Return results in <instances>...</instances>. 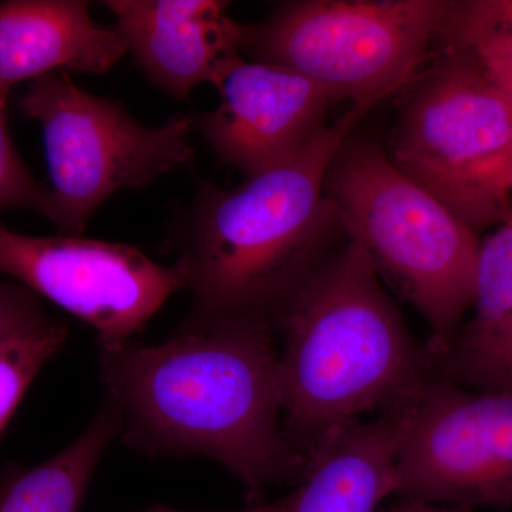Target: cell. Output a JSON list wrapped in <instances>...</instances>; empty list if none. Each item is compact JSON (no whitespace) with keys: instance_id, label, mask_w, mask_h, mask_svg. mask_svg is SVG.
Returning a JSON list of instances; mask_svg holds the SVG:
<instances>
[{"instance_id":"cell-1","label":"cell","mask_w":512,"mask_h":512,"mask_svg":"<svg viewBox=\"0 0 512 512\" xmlns=\"http://www.w3.org/2000/svg\"><path fill=\"white\" fill-rule=\"evenodd\" d=\"M275 326L259 318L188 315L157 346L99 350V379L119 409L120 440L151 457L200 456L227 468L248 507L306 467L282 430Z\"/></svg>"},{"instance_id":"cell-2","label":"cell","mask_w":512,"mask_h":512,"mask_svg":"<svg viewBox=\"0 0 512 512\" xmlns=\"http://www.w3.org/2000/svg\"><path fill=\"white\" fill-rule=\"evenodd\" d=\"M372 106L350 104L301 150L234 188L202 183L168 249L191 292L188 315L275 318L330 255L326 198L333 158Z\"/></svg>"},{"instance_id":"cell-3","label":"cell","mask_w":512,"mask_h":512,"mask_svg":"<svg viewBox=\"0 0 512 512\" xmlns=\"http://www.w3.org/2000/svg\"><path fill=\"white\" fill-rule=\"evenodd\" d=\"M274 326L282 430L306 468L330 437L406 403L434 377L426 345L352 241L303 282Z\"/></svg>"},{"instance_id":"cell-4","label":"cell","mask_w":512,"mask_h":512,"mask_svg":"<svg viewBox=\"0 0 512 512\" xmlns=\"http://www.w3.org/2000/svg\"><path fill=\"white\" fill-rule=\"evenodd\" d=\"M325 192L336 221L379 279L429 323V356L440 355L473 306L480 251L474 229L359 137L339 148Z\"/></svg>"},{"instance_id":"cell-5","label":"cell","mask_w":512,"mask_h":512,"mask_svg":"<svg viewBox=\"0 0 512 512\" xmlns=\"http://www.w3.org/2000/svg\"><path fill=\"white\" fill-rule=\"evenodd\" d=\"M451 6L437 0L281 3L262 22L239 23V50L295 70L339 100L375 107L419 73Z\"/></svg>"},{"instance_id":"cell-6","label":"cell","mask_w":512,"mask_h":512,"mask_svg":"<svg viewBox=\"0 0 512 512\" xmlns=\"http://www.w3.org/2000/svg\"><path fill=\"white\" fill-rule=\"evenodd\" d=\"M19 106L42 128L50 222L67 235L82 234L116 192L146 187L194 161L192 117L178 114L163 126H144L119 101L84 92L67 72L30 82Z\"/></svg>"},{"instance_id":"cell-7","label":"cell","mask_w":512,"mask_h":512,"mask_svg":"<svg viewBox=\"0 0 512 512\" xmlns=\"http://www.w3.org/2000/svg\"><path fill=\"white\" fill-rule=\"evenodd\" d=\"M397 414V497L510 510L512 389L483 392L431 377Z\"/></svg>"},{"instance_id":"cell-8","label":"cell","mask_w":512,"mask_h":512,"mask_svg":"<svg viewBox=\"0 0 512 512\" xmlns=\"http://www.w3.org/2000/svg\"><path fill=\"white\" fill-rule=\"evenodd\" d=\"M5 276L92 326L100 348L133 340L170 296L185 291L174 265L131 245L80 235L30 237L0 221Z\"/></svg>"},{"instance_id":"cell-9","label":"cell","mask_w":512,"mask_h":512,"mask_svg":"<svg viewBox=\"0 0 512 512\" xmlns=\"http://www.w3.org/2000/svg\"><path fill=\"white\" fill-rule=\"evenodd\" d=\"M511 144L512 101L466 53L421 80L389 157L463 220L471 178Z\"/></svg>"},{"instance_id":"cell-10","label":"cell","mask_w":512,"mask_h":512,"mask_svg":"<svg viewBox=\"0 0 512 512\" xmlns=\"http://www.w3.org/2000/svg\"><path fill=\"white\" fill-rule=\"evenodd\" d=\"M214 110L194 119V128L222 163L247 177L282 163L328 124L339 97L308 77L279 64L241 55L218 73Z\"/></svg>"},{"instance_id":"cell-11","label":"cell","mask_w":512,"mask_h":512,"mask_svg":"<svg viewBox=\"0 0 512 512\" xmlns=\"http://www.w3.org/2000/svg\"><path fill=\"white\" fill-rule=\"evenodd\" d=\"M128 53L148 79L175 100L214 83L239 55V23L222 0H107Z\"/></svg>"},{"instance_id":"cell-12","label":"cell","mask_w":512,"mask_h":512,"mask_svg":"<svg viewBox=\"0 0 512 512\" xmlns=\"http://www.w3.org/2000/svg\"><path fill=\"white\" fill-rule=\"evenodd\" d=\"M128 47L114 26H100L84 0L0 2V99L50 73L109 72Z\"/></svg>"},{"instance_id":"cell-13","label":"cell","mask_w":512,"mask_h":512,"mask_svg":"<svg viewBox=\"0 0 512 512\" xmlns=\"http://www.w3.org/2000/svg\"><path fill=\"white\" fill-rule=\"evenodd\" d=\"M397 409L330 437L306 468L292 512H376L396 495Z\"/></svg>"},{"instance_id":"cell-14","label":"cell","mask_w":512,"mask_h":512,"mask_svg":"<svg viewBox=\"0 0 512 512\" xmlns=\"http://www.w3.org/2000/svg\"><path fill=\"white\" fill-rule=\"evenodd\" d=\"M473 316L440 355L431 356L434 377L483 390L512 349V217L501 222L478 251Z\"/></svg>"},{"instance_id":"cell-15","label":"cell","mask_w":512,"mask_h":512,"mask_svg":"<svg viewBox=\"0 0 512 512\" xmlns=\"http://www.w3.org/2000/svg\"><path fill=\"white\" fill-rule=\"evenodd\" d=\"M120 433L119 409L106 397L87 429L56 456L0 473V512H80L101 457Z\"/></svg>"},{"instance_id":"cell-16","label":"cell","mask_w":512,"mask_h":512,"mask_svg":"<svg viewBox=\"0 0 512 512\" xmlns=\"http://www.w3.org/2000/svg\"><path fill=\"white\" fill-rule=\"evenodd\" d=\"M67 328L57 320L52 326L0 343V434L43 366L59 352Z\"/></svg>"},{"instance_id":"cell-17","label":"cell","mask_w":512,"mask_h":512,"mask_svg":"<svg viewBox=\"0 0 512 512\" xmlns=\"http://www.w3.org/2000/svg\"><path fill=\"white\" fill-rule=\"evenodd\" d=\"M8 101L0 99V214L3 211L37 212L50 221L52 194L23 163L8 128Z\"/></svg>"},{"instance_id":"cell-18","label":"cell","mask_w":512,"mask_h":512,"mask_svg":"<svg viewBox=\"0 0 512 512\" xmlns=\"http://www.w3.org/2000/svg\"><path fill=\"white\" fill-rule=\"evenodd\" d=\"M444 32L512 101V36L457 19L453 6Z\"/></svg>"},{"instance_id":"cell-19","label":"cell","mask_w":512,"mask_h":512,"mask_svg":"<svg viewBox=\"0 0 512 512\" xmlns=\"http://www.w3.org/2000/svg\"><path fill=\"white\" fill-rule=\"evenodd\" d=\"M512 144L473 175L468 187L463 220L471 228L511 217Z\"/></svg>"},{"instance_id":"cell-20","label":"cell","mask_w":512,"mask_h":512,"mask_svg":"<svg viewBox=\"0 0 512 512\" xmlns=\"http://www.w3.org/2000/svg\"><path fill=\"white\" fill-rule=\"evenodd\" d=\"M56 322L47 315L36 293L0 278V343Z\"/></svg>"},{"instance_id":"cell-21","label":"cell","mask_w":512,"mask_h":512,"mask_svg":"<svg viewBox=\"0 0 512 512\" xmlns=\"http://www.w3.org/2000/svg\"><path fill=\"white\" fill-rule=\"evenodd\" d=\"M453 15L463 22L512 36V0L453 3Z\"/></svg>"},{"instance_id":"cell-22","label":"cell","mask_w":512,"mask_h":512,"mask_svg":"<svg viewBox=\"0 0 512 512\" xmlns=\"http://www.w3.org/2000/svg\"><path fill=\"white\" fill-rule=\"evenodd\" d=\"M384 512H473V510L461 507H447V505L423 503V501L399 497V500L390 504Z\"/></svg>"},{"instance_id":"cell-23","label":"cell","mask_w":512,"mask_h":512,"mask_svg":"<svg viewBox=\"0 0 512 512\" xmlns=\"http://www.w3.org/2000/svg\"><path fill=\"white\" fill-rule=\"evenodd\" d=\"M296 498H298V487L295 488L293 493L286 495L281 500L274 501V503H265L256 505V507H249L248 510L238 512H292L295 507ZM146 512H185L173 510V508L163 507V505H156Z\"/></svg>"},{"instance_id":"cell-24","label":"cell","mask_w":512,"mask_h":512,"mask_svg":"<svg viewBox=\"0 0 512 512\" xmlns=\"http://www.w3.org/2000/svg\"><path fill=\"white\" fill-rule=\"evenodd\" d=\"M512 389V349L505 355L504 359L498 363L490 379L485 383L483 392L488 390Z\"/></svg>"}]
</instances>
